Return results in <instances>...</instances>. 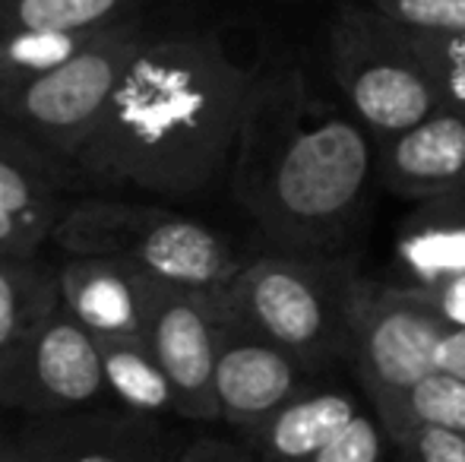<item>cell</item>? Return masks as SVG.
<instances>
[{
  "instance_id": "cell-14",
  "label": "cell",
  "mask_w": 465,
  "mask_h": 462,
  "mask_svg": "<svg viewBox=\"0 0 465 462\" xmlns=\"http://www.w3.org/2000/svg\"><path fill=\"white\" fill-rule=\"evenodd\" d=\"M358 415L361 408L345 389L304 387L260 425L247 428L241 437L266 462H311Z\"/></svg>"
},
{
  "instance_id": "cell-26",
  "label": "cell",
  "mask_w": 465,
  "mask_h": 462,
  "mask_svg": "<svg viewBox=\"0 0 465 462\" xmlns=\"http://www.w3.org/2000/svg\"><path fill=\"white\" fill-rule=\"evenodd\" d=\"M396 447L402 462H465V434L443 428H415Z\"/></svg>"
},
{
  "instance_id": "cell-21",
  "label": "cell",
  "mask_w": 465,
  "mask_h": 462,
  "mask_svg": "<svg viewBox=\"0 0 465 462\" xmlns=\"http://www.w3.org/2000/svg\"><path fill=\"white\" fill-rule=\"evenodd\" d=\"M136 6L140 0H0V35L19 29H95Z\"/></svg>"
},
{
  "instance_id": "cell-24",
  "label": "cell",
  "mask_w": 465,
  "mask_h": 462,
  "mask_svg": "<svg viewBox=\"0 0 465 462\" xmlns=\"http://www.w3.org/2000/svg\"><path fill=\"white\" fill-rule=\"evenodd\" d=\"M386 428L377 415H358L339 437H332L311 462H383Z\"/></svg>"
},
{
  "instance_id": "cell-15",
  "label": "cell",
  "mask_w": 465,
  "mask_h": 462,
  "mask_svg": "<svg viewBox=\"0 0 465 462\" xmlns=\"http://www.w3.org/2000/svg\"><path fill=\"white\" fill-rule=\"evenodd\" d=\"M399 266L411 289L437 285L465 272V187L424 200L399 229Z\"/></svg>"
},
{
  "instance_id": "cell-25",
  "label": "cell",
  "mask_w": 465,
  "mask_h": 462,
  "mask_svg": "<svg viewBox=\"0 0 465 462\" xmlns=\"http://www.w3.org/2000/svg\"><path fill=\"white\" fill-rule=\"evenodd\" d=\"M57 219L0 206V257H38L54 234Z\"/></svg>"
},
{
  "instance_id": "cell-5",
  "label": "cell",
  "mask_w": 465,
  "mask_h": 462,
  "mask_svg": "<svg viewBox=\"0 0 465 462\" xmlns=\"http://www.w3.org/2000/svg\"><path fill=\"white\" fill-rule=\"evenodd\" d=\"M149 38L153 35L136 6L104 25L80 54L57 70L23 86L0 89V123L74 165Z\"/></svg>"
},
{
  "instance_id": "cell-2",
  "label": "cell",
  "mask_w": 465,
  "mask_h": 462,
  "mask_svg": "<svg viewBox=\"0 0 465 462\" xmlns=\"http://www.w3.org/2000/svg\"><path fill=\"white\" fill-rule=\"evenodd\" d=\"M377 172V143L355 114L320 99L294 67L257 70L228 187L285 253H336Z\"/></svg>"
},
{
  "instance_id": "cell-7",
  "label": "cell",
  "mask_w": 465,
  "mask_h": 462,
  "mask_svg": "<svg viewBox=\"0 0 465 462\" xmlns=\"http://www.w3.org/2000/svg\"><path fill=\"white\" fill-rule=\"evenodd\" d=\"M447 320L409 285L361 282L351 329V361L373 415L383 418L418 380L434 374Z\"/></svg>"
},
{
  "instance_id": "cell-10",
  "label": "cell",
  "mask_w": 465,
  "mask_h": 462,
  "mask_svg": "<svg viewBox=\"0 0 465 462\" xmlns=\"http://www.w3.org/2000/svg\"><path fill=\"white\" fill-rule=\"evenodd\" d=\"M61 308L95 339H146L162 291L124 257H67L57 266Z\"/></svg>"
},
{
  "instance_id": "cell-13",
  "label": "cell",
  "mask_w": 465,
  "mask_h": 462,
  "mask_svg": "<svg viewBox=\"0 0 465 462\" xmlns=\"http://www.w3.org/2000/svg\"><path fill=\"white\" fill-rule=\"evenodd\" d=\"M377 174L390 193L411 203L465 187V114L440 108L396 136L377 140Z\"/></svg>"
},
{
  "instance_id": "cell-6",
  "label": "cell",
  "mask_w": 465,
  "mask_h": 462,
  "mask_svg": "<svg viewBox=\"0 0 465 462\" xmlns=\"http://www.w3.org/2000/svg\"><path fill=\"white\" fill-rule=\"evenodd\" d=\"M330 70L373 143L447 108L409 32L371 4H349L332 19Z\"/></svg>"
},
{
  "instance_id": "cell-8",
  "label": "cell",
  "mask_w": 465,
  "mask_h": 462,
  "mask_svg": "<svg viewBox=\"0 0 465 462\" xmlns=\"http://www.w3.org/2000/svg\"><path fill=\"white\" fill-rule=\"evenodd\" d=\"M108 396L102 349L67 310H54L0 351V406L25 418L93 408Z\"/></svg>"
},
{
  "instance_id": "cell-22",
  "label": "cell",
  "mask_w": 465,
  "mask_h": 462,
  "mask_svg": "<svg viewBox=\"0 0 465 462\" xmlns=\"http://www.w3.org/2000/svg\"><path fill=\"white\" fill-rule=\"evenodd\" d=\"M411 35H462L465 0H368Z\"/></svg>"
},
{
  "instance_id": "cell-28",
  "label": "cell",
  "mask_w": 465,
  "mask_h": 462,
  "mask_svg": "<svg viewBox=\"0 0 465 462\" xmlns=\"http://www.w3.org/2000/svg\"><path fill=\"white\" fill-rule=\"evenodd\" d=\"M181 462H266V459L257 457L244 440L200 437L187 447Z\"/></svg>"
},
{
  "instance_id": "cell-17",
  "label": "cell",
  "mask_w": 465,
  "mask_h": 462,
  "mask_svg": "<svg viewBox=\"0 0 465 462\" xmlns=\"http://www.w3.org/2000/svg\"><path fill=\"white\" fill-rule=\"evenodd\" d=\"M98 349L104 389L124 412L153 421L178 415L172 380L146 339H98Z\"/></svg>"
},
{
  "instance_id": "cell-18",
  "label": "cell",
  "mask_w": 465,
  "mask_h": 462,
  "mask_svg": "<svg viewBox=\"0 0 465 462\" xmlns=\"http://www.w3.org/2000/svg\"><path fill=\"white\" fill-rule=\"evenodd\" d=\"M61 310L57 266L42 257H0V351Z\"/></svg>"
},
{
  "instance_id": "cell-11",
  "label": "cell",
  "mask_w": 465,
  "mask_h": 462,
  "mask_svg": "<svg viewBox=\"0 0 465 462\" xmlns=\"http://www.w3.org/2000/svg\"><path fill=\"white\" fill-rule=\"evenodd\" d=\"M304 374L311 370L285 349L272 346L234 323H225L219 361H215L219 418L244 434L247 428L260 425L266 415L285 406L294 393H301Z\"/></svg>"
},
{
  "instance_id": "cell-16",
  "label": "cell",
  "mask_w": 465,
  "mask_h": 462,
  "mask_svg": "<svg viewBox=\"0 0 465 462\" xmlns=\"http://www.w3.org/2000/svg\"><path fill=\"white\" fill-rule=\"evenodd\" d=\"M74 165L54 159L32 140L0 123V206L32 216L61 219L67 193L76 191Z\"/></svg>"
},
{
  "instance_id": "cell-3",
  "label": "cell",
  "mask_w": 465,
  "mask_h": 462,
  "mask_svg": "<svg viewBox=\"0 0 465 462\" xmlns=\"http://www.w3.org/2000/svg\"><path fill=\"white\" fill-rule=\"evenodd\" d=\"M361 279L330 253L251 260L222 291L228 323L285 349L307 370L351 358Z\"/></svg>"
},
{
  "instance_id": "cell-23",
  "label": "cell",
  "mask_w": 465,
  "mask_h": 462,
  "mask_svg": "<svg viewBox=\"0 0 465 462\" xmlns=\"http://www.w3.org/2000/svg\"><path fill=\"white\" fill-rule=\"evenodd\" d=\"M411 44L424 57L443 105L465 114V32L462 35H411Z\"/></svg>"
},
{
  "instance_id": "cell-1",
  "label": "cell",
  "mask_w": 465,
  "mask_h": 462,
  "mask_svg": "<svg viewBox=\"0 0 465 462\" xmlns=\"http://www.w3.org/2000/svg\"><path fill=\"white\" fill-rule=\"evenodd\" d=\"M253 80L257 67L213 32L153 35L76 155V184L165 200L209 193L232 172Z\"/></svg>"
},
{
  "instance_id": "cell-12",
  "label": "cell",
  "mask_w": 465,
  "mask_h": 462,
  "mask_svg": "<svg viewBox=\"0 0 465 462\" xmlns=\"http://www.w3.org/2000/svg\"><path fill=\"white\" fill-rule=\"evenodd\" d=\"M16 440L32 462H162L153 418L134 412H80L25 418Z\"/></svg>"
},
{
  "instance_id": "cell-29",
  "label": "cell",
  "mask_w": 465,
  "mask_h": 462,
  "mask_svg": "<svg viewBox=\"0 0 465 462\" xmlns=\"http://www.w3.org/2000/svg\"><path fill=\"white\" fill-rule=\"evenodd\" d=\"M434 368L465 380V327L450 329V333L443 336V342L437 346V355H434Z\"/></svg>"
},
{
  "instance_id": "cell-27",
  "label": "cell",
  "mask_w": 465,
  "mask_h": 462,
  "mask_svg": "<svg viewBox=\"0 0 465 462\" xmlns=\"http://www.w3.org/2000/svg\"><path fill=\"white\" fill-rule=\"evenodd\" d=\"M415 291L447 320L450 329L465 327V272H460V276H453V279H443V282H437V285H424V289H415Z\"/></svg>"
},
{
  "instance_id": "cell-30",
  "label": "cell",
  "mask_w": 465,
  "mask_h": 462,
  "mask_svg": "<svg viewBox=\"0 0 465 462\" xmlns=\"http://www.w3.org/2000/svg\"><path fill=\"white\" fill-rule=\"evenodd\" d=\"M0 462H32L29 453L19 447L16 434H4V431H0Z\"/></svg>"
},
{
  "instance_id": "cell-9",
  "label": "cell",
  "mask_w": 465,
  "mask_h": 462,
  "mask_svg": "<svg viewBox=\"0 0 465 462\" xmlns=\"http://www.w3.org/2000/svg\"><path fill=\"white\" fill-rule=\"evenodd\" d=\"M225 308L219 295L165 289L149 320L146 342L165 368L178 402V418H219L215 361H219Z\"/></svg>"
},
{
  "instance_id": "cell-19",
  "label": "cell",
  "mask_w": 465,
  "mask_h": 462,
  "mask_svg": "<svg viewBox=\"0 0 465 462\" xmlns=\"http://www.w3.org/2000/svg\"><path fill=\"white\" fill-rule=\"evenodd\" d=\"M111 25V23H108ZM95 29H19L0 35V89L23 86L76 57L102 32Z\"/></svg>"
},
{
  "instance_id": "cell-4",
  "label": "cell",
  "mask_w": 465,
  "mask_h": 462,
  "mask_svg": "<svg viewBox=\"0 0 465 462\" xmlns=\"http://www.w3.org/2000/svg\"><path fill=\"white\" fill-rule=\"evenodd\" d=\"M51 244L67 257H124L159 285L200 295L225 291L244 266L213 225L168 206L121 197L70 200Z\"/></svg>"
},
{
  "instance_id": "cell-20",
  "label": "cell",
  "mask_w": 465,
  "mask_h": 462,
  "mask_svg": "<svg viewBox=\"0 0 465 462\" xmlns=\"http://www.w3.org/2000/svg\"><path fill=\"white\" fill-rule=\"evenodd\" d=\"M380 421L390 444H399L415 428H443L465 434V380L434 370L418 380Z\"/></svg>"
},
{
  "instance_id": "cell-31",
  "label": "cell",
  "mask_w": 465,
  "mask_h": 462,
  "mask_svg": "<svg viewBox=\"0 0 465 462\" xmlns=\"http://www.w3.org/2000/svg\"><path fill=\"white\" fill-rule=\"evenodd\" d=\"M178 462H181V459H178Z\"/></svg>"
}]
</instances>
